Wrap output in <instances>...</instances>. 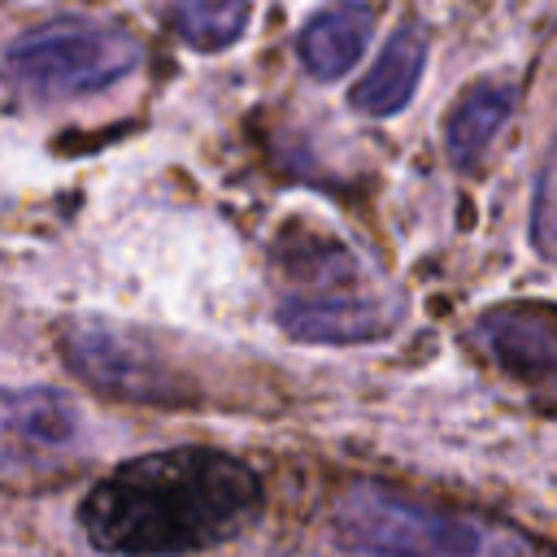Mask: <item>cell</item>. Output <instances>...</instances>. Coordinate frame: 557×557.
<instances>
[{
    "mask_svg": "<svg viewBox=\"0 0 557 557\" xmlns=\"http://www.w3.org/2000/svg\"><path fill=\"white\" fill-rule=\"evenodd\" d=\"M261 509L257 474L218 448L183 444L122 461L78 505V527L100 553L183 557L239 535Z\"/></svg>",
    "mask_w": 557,
    "mask_h": 557,
    "instance_id": "1",
    "label": "cell"
},
{
    "mask_svg": "<svg viewBox=\"0 0 557 557\" xmlns=\"http://www.w3.org/2000/svg\"><path fill=\"white\" fill-rule=\"evenodd\" d=\"M278 326L309 344H370L392 335L405 300L339 239L296 235L274 248Z\"/></svg>",
    "mask_w": 557,
    "mask_h": 557,
    "instance_id": "2",
    "label": "cell"
},
{
    "mask_svg": "<svg viewBox=\"0 0 557 557\" xmlns=\"http://www.w3.org/2000/svg\"><path fill=\"white\" fill-rule=\"evenodd\" d=\"M331 522L357 557H535V544L509 522L435 509L379 483L348 487Z\"/></svg>",
    "mask_w": 557,
    "mask_h": 557,
    "instance_id": "3",
    "label": "cell"
},
{
    "mask_svg": "<svg viewBox=\"0 0 557 557\" xmlns=\"http://www.w3.org/2000/svg\"><path fill=\"white\" fill-rule=\"evenodd\" d=\"M139 61V44L104 22H48L17 35L4 52V74L35 100H70L104 91Z\"/></svg>",
    "mask_w": 557,
    "mask_h": 557,
    "instance_id": "4",
    "label": "cell"
},
{
    "mask_svg": "<svg viewBox=\"0 0 557 557\" xmlns=\"http://www.w3.org/2000/svg\"><path fill=\"white\" fill-rule=\"evenodd\" d=\"M61 357L70 370L117 400L135 405H174L183 396L178 374L170 361L131 326L104 322V318H74L61 326Z\"/></svg>",
    "mask_w": 557,
    "mask_h": 557,
    "instance_id": "5",
    "label": "cell"
},
{
    "mask_svg": "<svg viewBox=\"0 0 557 557\" xmlns=\"http://www.w3.org/2000/svg\"><path fill=\"white\" fill-rule=\"evenodd\" d=\"M474 348L509 374L531 400L557 409V322L535 309H492L470 331Z\"/></svg>",
    "mask_w": 557,
    "mask_h": 557,
    "instance_id": "6",
    "label": "cell"
},
{
    "mask_svg": "<svg viewBox=\"0 0 557 557\" xmlns=\"http://www.w3.org/2000/svg\"><path fill=\"white\" fill-rule=\"evenodd\" d=\"M422 65H426V39H422V30L400 26L383 44L379 61L352 87V109L366 113V117H392V113H400L409 104L418 78H422Z\"/></svg>",
    "mask_w": 557,
    "mask_h": 557,
    "instance_id": "7",
    "label": "cell"
},
{
    "mask_svg": "<svg viewBox=\"0 0 557 557\" xmlns=\"http://www.w3.org/2000/svg\"><path fill=\"white\" fill-rule=\"evenodd\" d=\"M370 30H374V17L366 4H331L305 22V30L296 39L300 65L313 78H339L366 52Z\"/></svg>",
    "mask_w": 557,
    "mask_h": 557,
    "instance_id": "8",
    "label": "cell"
},
{
    "mask_svg": "<svg viewBox=\"0 0 557 557\" xmlns=\"http://www.w3.org/2000/svg\"><path fill=\"white\" fill-rule=\"evenodd\" d=\"M4 435L13 448L22 444L30 453L70 448L78 435V413L52 387H9L4 392Z\"/></svg>",
    "mask_w": 557,
    "mask_h": 557,
    "instance_id": "9",
    "label": "cell"
},
{
    "mask_svg": "<svg viewBox=\"0 0 557 557\" xmlns=\"http://www.w3.org/2000/svg\"><path fill=\"white\" fill-rule=\"evenodd\" d=\"M513 113V91L505 83H474L444 122V144L457 165H474L487 144L500 135V126Z\"/></svg>",
    "mask_w": 557,
    "mask_h": 557,
    "instance_id": "10",
    "label": "cell"
},
{
    "mask_svg": "<svg viewBox=\"0 0 557 557\" xmlns=\"http://www.w3.org/2000/svg\"><path fill=\"white\" fill-rule=\"evenodd\" d=\"M248 0H174L178 35L200 52H222L244 35Z\"/></svg>",
    "mask_w": 557,
    "mask_h": 557,
    "instance_id": "11",
    "label": "cell"
},
{
    "mask_svg": "<svg viewBox=\"0 0 557 557\" xmlns=\"http://www.w3.org/2000/svg\"><path fill=\"white\" fill-rule=\"evenodd\" d=\"M531 244L544 261L557 265V131L548 139L540 178H535V205H531Z\"/></svg>",
    "mask_w": 557,
    "mask_h": 557,
    "instance_id": "12",
    "label": "cell"
}]
</instances>
